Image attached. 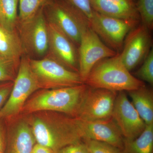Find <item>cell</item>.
I'll use <instances>...</instances> for the list:
<instances>
[{
    "label": "cell",
    "instance_id": "cell-30",
    "mask_svg": "<svg viewBox=\"0 0 153 153\" xmlns=\"http://www.w3.org/2000/svg\"><path fill=\"white\" fill-rule=\"evenodd\" d=\"M52 149L36 143L34 145L31 153H55Z\"/></svg>",
    "mask_w": 153,
    "mask_h": 153
},
{
    "label": "cell",
    "instance_id": "cell-27",
    "mask_svg": "<svg viewBox=\"0 0 153 153\" xmlns=\"http://www.w3.org/2000/svg\"><path fill=\"white\" fill-rule=\"evenodd\" d=\"M55 153H90L83 141L68 145Z\"/></svg>",
    "mask_w": 153,
    "mask_h": 153
},
{
    "label": "cell",
    "instance_id": "cell-15",
    "mask_svg": "<svg viewBox=\"0 0 153 153\" xmlns=\"http://www.w3.org/2000/svg\"><path fill=\"white\" fill-rule=\"evenodd\" d=\"M49 23V47L52 56L67 68L78 73V54L75 44L53 23Z\"/></svg>",
    "mask_w": 153,
    "mask_h": 153
},
{
    "label": "cell",
    "instance_id": "cell-4",
    "mask_svg": "<svg viewBox=\"0 0 153 153\" xmlns=\"http://www.w3.org/2000/svg\"><path fill=\"white\" fill-rule=\"evenodd\" d=\"M43 10L49 22L78 47L82 33L90 27L87 17L64 0H52L44 6Z\"/></svg>",
    "mask_w": 153,
    "mask_h": 153
},
{
    "label": "cell",
    "instance_id": "cell-6",
    "mask_svg": "<svg viewBox=\"0 0 153 153\" xmlns=\"http://www.w3.org/2000/svg\"><path fill=\"white\" fill-rule=\"evenodd\" d=\"M39 89V84L30 67V58L23 57L10 94L0 111V119L7 118L21 114L28 98Z\"/></svg>",
    "mask_w": 153,
    "mask_h": 153
},
{
    "label": "cell",
    "instance_id": "cell-12",
    "mask_svg": "<svg viewBox=\"0 0 153 153\" xmlns=\"http://www.w3.org/2000/svg\"><path fill=\"white\" fill-rule=\"evenodd\" d=\"M4 119L7 133L6 153H31L36 142L25 115Z\"/></svg>",
    "mask_w": 153,
    "mask_h": 153
},
{
    "label": "cell",
    "instance_id": "cell-20",
    "mask_svg": "<svg viewBox=\"0 0 153 153\" xmlns=\"http://www.w3.org/2000/svg\"><path fill=\"white\" fill-rule=\"evenodd\" d=\"M19 5V0H0V25L9 31H16Z\"/></svg>",
    "mask_w": 153,
    "mask_h": 153
},
{
    "label": "cell",
    "instance_id": "cell-23",
    "mask_svg": "<svg viewBox=\"0 0 153 153\" xmlns=\"http://www.w3.org/2000/svg\"><path fill=\"white\" fill-rule=\"evenodd\" d=\"M141 24L152 31L153 28V0H136Z\"/></svg>",
    "mask_w": 153,
    "mask_h": 153
},
{
    "label": "cell",
    "instance_id": "cell-13",
    "mask_svg": "<svg viewBox=\"0 0 153 153\" xmlns=\"http://www.w3.org/2000/svg\"><path fill=\"white\" fill-rule=\"evenodd\" d=\"M43 8L32 19L21 23L20 38L23 48L27 47L38 55H44L49 47L48 26Z\"/></svg>",
    "mask_w": 153,
    "mask_h": 153
},
{
    "label": "cell",
    "instance_id": "cell-8",
    "mask_svg": "<svg viewBox=\"0 0 153 153\" xmlns=\"http://www.w3.org/2000/svg\"><path fill=\"white\" fill-rule=\"evenodd\" d=\"M78 47V74L83 83L97 63L118 53L105 44L90 27L82 33Z\"/></svg>",
    "mask_w": 153,
    "mask_h": 153
},
{
    "label": "cell",
    "instance_id": "cell-25",
    "mask_svg": "<svg viewBox=\"0 0 153 153\" xmlns=\"http://www.w3.org/2000/svg\"><path fill=\"white\" fill-rule=\"evenodd\" d=\"M83 142L90 153H123L120 149L106 143L88 139Z\"/></svg>",
    "mask_w": 153,
    "mask_h": 153
},
{
    "label": "cell",
    "instance_id": "cell-1",
    "mask_svg": "<svg viewBox=\"0 0 153 153\" xmlns=\"http://www.w3.org/2000/svg\"><path fill=\"white\" fill-rule=\"evenodd\" d=\"M25 115L36 143L55 152L83 141L76 118L51 111H38Z\"/></svg>",
    "mask_w": 153,
    "mask_h": 153
},
{
    "label": "cell",
    "instance_id": "cell-5",
    "mask_svg": "<svg viewBox=\"0 0 153 153\" xmlns=\"http://www.w3.org/2000/svg\"><path fill=\"white\" fill-rule=\"evenodd\" d=\"M30 63L40 89L83 84L78 73L67 68L53 56L41 60L30 59Z\"/></svg>",
    "mask_w": 153,
    "mask_h": 153
},
{
    "label": "cell",
    "instance_id": "cell-10",
    "mask_svg": "<svg viewBox=\"0 0 153 153\" xmlns=\"http://www.w3.org/2000/svg\"><path fill=\"white\" fill-rule=\"evenodd\" d=\"M151 31L141 24L132 29L124 42L121 52L122 61L129 71L142 63L152 49Z\"/></svg>",
    "mask_w": 153,
    "mask_h": 153
},
{
    "label": "cell",
    "instance_id": "cell-11",
    "mask_svg": "<svg viewBox=\"0 0 153 153\" xmlns=\"http://www.w3.org/2000/svg\"><path fill=\"white\" fill-rule=\"evenodd\" d=\"M112 118L125 140L136 138L144 130L146 126L124 91L117 94Z\"/></svg>",
    "mask_w": 153,
    "mask_h": 153
},
{
    "label": "cell",
    "instance_id": "cell-14",
    "mask_svg": "<svg viewBox=\"0 0 153 153\" xmlns=\"http://www.w3.org/2000/svg\"><path fill=\"white\" fill-rule=\"evenodd\" d=\"M77 119L83 140L88 139L106 143L122 150L124 139L112 117L97 121H84Z\"/></svg>",
    "mask_w": 153,
    "mask_h": 153
},
{
    "label": "cell",
    "instance_id": "cell-31",
    "mask_svg": "<svg viewBox=\"0 0 153 153\" xmlns=\"http://www.w3.org/2000/svg\"><path fill=\"white\" fill-rule=\"evenodd\" d=\"M135 1V2H136V0H134Z\"/></svg>",
    "mask_w": 153,
    "mask_h": 153
},
{
    "label": "cell",
    "instance_id": "cell-18",
    "mask_svg": "<svg viewBox=\"0 0 153 153\" xmlns=\"http://www.w3.org/2000/svg\"><path fill=\"white\" fill-rule=\"evenodd\" d=\"M24 51L16 31H10L0 25V58H20Z\"/></svg>",
    "mask_w": 153,
    "mask_h": 153
},
{
    "label": "cell",
    "instance_id": "cell-24",
    "mask_svg": "<svg viewBox=\"0 0 153 153\" xmlns=\"http://www.w3.org/2000/svg\"><path fill=\"white\" fill-rule=\"evenodd\" d=\"M137 79L153 85V49H151L141 67L133 75Z\"/></svg>",
    "mask_w": 153,
    "mask_h": 153
},
{
    "label": "cell",
    "instance_id": "cell-26",
    "mask_svg": "<svg viewBox=\"0 0 153 153\" xmlns=\"http://www.w3.org/2000/svg\"><path fill=\"white\" fill-rule=\"evenodd\" d=\"M69 3L87 17L88 20L93 14L94 10L91 4L90 0H64Z\"/></svg>",
    "mask_w": 153,
    "mask_h": 153
},
{
    "label": "cell",
    "instance_id": "cell-21",
    "mask_svg": "<svg viewBox=\"0 0 153 153\" xmlns=\"http://www.w3.org/2000/svg\"><path fill=\"white\" fill-rule=\"evenodd\" d=\"M52 0H19V22H27Z\"/></svg>",
    "mask_w": 153,
    "mask_h": 153
},
{
    "label": "cell",
    "instance_id": "cell-19",
    "mask_svg": "<svg viewBox=\"0 0 153 153\" xmlns=\"http://www.w3.org/2000/svg\"><path fill=\"white\" fill-rule=\"evenodd\" d=\"M123 153H153V123L133 140H124Z\"/></svg>",
    "mask_w": 153,
    "mask_h": 153
},
{
    "label": "cell",
    "instance_id": "cell-3",
    "mask_svg": "<svg viewBox=\"0 0 153 153\" xmlns=\"http://www.w3.org/2000/svg\"><path fill=\"white\" fill-rule=\"evenodd\" d=\"M84 84L90 87L120 92L137 89L144 82L136 78L124 65L119 53L97 63Z\"/></svg>",
    "mask_w": 153,
    "mask_h": 153
},
{
    "label": "cell",
    "instance_id": "cell-22",
    "mask_svg": "<svg viewBox=\"0 0 153 153\" xmlns=\"http://www.w3.org/2000/svg\"><path fill=\"white\" fill-rule=\"evenodd\" d=\"M20 62V58H0V83L14 82L19 72Z\"/></svg>",
    "mask_w": 153,
    "mask_h": 153
},
{
    "label": "cell",
    "instance_id": "cell-16",
    "mask_svg": "<svg viewBox=\"0 0 153 153\" xmlns=\"http://www.w3.org/2000/svg\"><path fill=\"white\" fill-rule=\"evenodd\" d=\"M94 10L113 18L140 23L134 0H90Z\"/></svg>",
    "mask_w": 153,
    "mask_h": 153
},
{
    "label": "cell",
    "instance_id": "cell-7",
    "mask_svg": "<svg viewBox=\"0 0 153 153\" xmlns=\"http://www.w3.org/2000/svg\"><path fill=\"white\" fill-rule=\"evenodd\" d=\"M88 21L89 27L102 41L117 53L122 49L129 32L139 23L107 16L94 10Z\"/></svg>",
    "mask_w": 153,
    "mask_h": 153
},
{
    "label": "cell",
    "instance_id": "cell-28",
    "mask_svg": "<svg viewBox=\"0 0 153 153\" xmlns=\"http://www.w3.org/2000/svg\"><path fill=\"white\" fill-rule=\"evenodd\" d=\"M13 82L0 83V111L5 104L13 88Z\"/></svg>",
    "mask_w": 153,
    "mask_h": 153
},
{
    "label": "cell",
    "instance_id": "cell-29",
    "mask_svg": "<svg viewBox=\"0 0 153 153\" xmlns=\"http://www.w3.org/2000/svg\"><path fill=\"white\" fill-rule=\"evenodd\" d=\"M7 133L5 121L0 119V153H6Z\"/></svg>",
    "mask_w": 153,
    "mask_h": 153
},
{
    "label": "cell",
    "instance_id": "cell-17",
    "mask_svg": "<svg viewBox=\"0 0 153 153\" xmlns=\"http://www.w3.org/2000/svg\"><path fill=\"white\" fill-rule=\"evenodd\" d=\"M128 92L131 103L146 124H153V89L145 85Z\"/></svg>",
    "mask_w": 153,
    "mask_h": 153
},
{
    "label": "cell",
    "instance_id": "cell-9",
    "mask_svg": "<svg viewBox=\"0 0 153 153\" xmlns=\"http://www.w3.org/2000/svg\"><path fill=\"white\" fill-rule=\"evenodd\" d=\"M117 95L116 91L87 85L76 118L84 121L111 118Z\"/></svg>",
    "mask_w": 153,
    "mask_h": 153
},
{
    "label": "cell",
    "instance_id": "cell-2",
    "mask_svg": "<svg viewBox=\"0 0 153 153\" xmlns=\"http://www.w3.org/2000/svg\"><path fill=\"white\" fill-rule=\"evenodd\" d=\"M87 88L83 83L71 87L39 89L28 98L21 114L51 111L76 118Z\"/></svg>",
    "mask_w": 153,
    "mask_h": 153
}]
</instances>
